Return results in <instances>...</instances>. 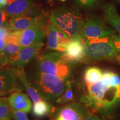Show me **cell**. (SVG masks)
I'll use <instances>...</instances> for the list:
<instances>
[{
  "mask_svg": "<svg viewBox=\"0 0 120 120\" xmlns=\"http://www.w3.org/2000/svg\"><path fill=\"white\" fill-rule=\"evenodd\" d=\"M6 44V40L2 38H0V53L2 52L3 49Z\"/></svg>",
  "mask_w": 120,
  "mask_h": 120,
  "instance_id": "1f68e13d",
  "label": "cell"
},
{
  "mask_svg": "<svg viewBox=\"0 0 120 120\" xmlns=\"http://www.w3.org/2000/svg\"><path fill=\"white\" fill-rule=\"evenodd\" d=\"M116 61L118 62V64H120V53H118L117 55V56H116Z\"/></svg>",
  "mask_w": 120,
  "mask_h": 120,
  "instance_id": "d6a6232c",
  "label": "cell"
},
{
  "mask_svg": "<svg viewBox=\"0 0 120 120\" xmlns=\"http://www.w3.org/2000/svg\"><path fill=\"white\" fill-rule=\"evenodd\" d=\"M83 120H101L98 116L93 114H87Z\"/></svg>",
  "mask_w": 120,
  "mask_h": 120,
  "instance_id": "f546056e",
  "label": "cell"
},
{
  "mask_svg": "<svg viewBox=\"0 0 120 120\" xmlns=\"http://www.w3.org/2000/svg\"><path fill=\"white\" fill-rule=\"evenodd\" d=\"M111 40L118 53H120V34L119 35H113L112 37Z\"/></svg>",
  "mask_w": 120,
  "mask_h": 120,
  "instance_id": "f1b7e54d",
  "label": "cell"
},
{
  "mask_svg": "<svg viewBox=\"0 0 120 120\" xmlns=\"http://www.w3.org/2000/svg\"><path fill=\"white\" fill-rule=\"evenodd\" d=\"M70 63L64 59L62 52H45L37 58L38 72L67 79L71 72Z\"/></svg>",
  "mask_w": 120,
  "mask_h": 120,
  "instance_id": "3957f363",
  "label": "cell"
},
{
  "mask_svg": "<svg viewBox=\"0 0 120 120\" xmlns=\"http://www.w3.org/2000/svg\"><path fill=\"white\" fill-rule=\"evenodd\" d=\"M1 99H2V98H0V101H1Z\"/></svg>",
  "mask_w": 120,
  "mask_h": 120,
  "instance_id": "d590c367",
  "label": "cell"
},
{
  "mask_svg": "<svg viewBox=\"0 0 120 120\" xmlns=\"http://www.w3.org/2000/svg\"><path fill=\"white\" fill-rule=\"evenodd\" d=\"M43 46V43H41L22 47L10 63V65L15 68H23L37 56Z\"/></svg>",
  "mask_w": 120,
  "mask_h": 120,
  "instance_id": "30bf717a",
  "label": "cell"
},
{
  "mask_svg": "<svg viewBox=\"0 0 120 120\" xmlns=\"http://www.w3.org/2000/svg\"><path fill=\"white\" fill-rule=\"evenodd\" d=\"M4 69H5V67L2 66L0 65V71H2V70H4Z\"/></svg>",
  "mask_w": 120,
  "mask_h": 120,
  "instance_id": "836d02e7",
  "label": "cell"
},
{
  "mask_svg": "<svg viewBox=\"0 0 120 120\" xmlns=\"http://www.w3.org/2000/svg\"><path fill=\"white\" fill-rule=\"evenodd\" d=\"M47 48L50 50L60 52L58 46V28L53 23L51 22L48 26Z\"/></svg>",
  "mask_w": 120,
  "mask_h": 120,
  "instance_id": "e0dca14e",
  "label": "cell"
},
{
  "mask_svg": "<svg viewBox=\"0 0 120 120\" xmlns=\"http://www.w3.org/2000/svg\"><path fill=\"white\" fill-rule=\"evenodd\" d=\"M22 31H12L6 40V43L19 45Z\"/></svg>",
  "mask_w": 120,
  "mask_h": 120,
  "instance_id": "cb8c5ba5",
  "label": "cell"
},
{
  "mask_svg": "<svg viewBox=\"0 0 120 120\" xmlns=\"http://www.w3.org/2000/svg\"><path fill=\"white\" fill-rule=\"evenodd\" d=\"M103 73L100 68L97 67H90L85 70L84 80L86 85L96 82L102 79Z\"/></svg>",
  "mask_w": 120,
  "mask_h": 120,
  "instance_id": "ac0fdd59",
  "label": "cell"
},
{
  "mask_svg": "<svg viewBox=\"0 0 120 120\" xmlns=\"http://www.w3.org/2000/svg\"><path fill=\"white\" fill-rule=\"evenodd\" d=\"M43 13H44L41 11V8L40 6L38 4H34L26 13L23 15L29 16V17H37V16L43 14Z\"/></svg>",
  "mask_w": 120,
  "mask_h": 120,
  "instance_id": "d4e9b609",
  "label": "cell"
},
{
  "mask_svg": "<svg viewBox=\"0 0 120 120\" xmlns=\"http://www.w3.org/2000/svg\"><path fill=\"white\" fill-rule=\"evenodd\" d=\"M84 46L86 58L91 61L110 60L118 54L110 37L85 40Z\"/></svg>",
  "mask_w": 120,
  "mask_h": 120,
  "instance_id": "5b68a950",
  "label": "cell"
},
{
  "mask_svg": "<svg viewBox=\"0 0 120 120\" xmlns=\"http://www.w3.org/2000/svg\"><path fill=\"white\" fill-rule=\"evenodd\" d=\"M49 21L66 34L70 40L83 39L82 34L84 21L77 10L65 6L58 7L50 13Z\"/></svg>",
  "mask_w": 120,
  "mask_h": 120,
  "instance_id": "7a4b0ae2",
  "label": "cell"
},
{
  "mask_svg": "<svg viewBox=\"0 0 120 120\" xmlns=\"http://www.w3.org/2000/svg\"><path fill=\"white\" fill-rule=\"evenodd\" d=\"M46 23L34 25L22 31L20 37L19 45L22 47L43 43L47 34Z\"/></svg>",
  "mask_w": 120,
  "mask_h": 120,
  "instance_id": "52a82bcc",
  "label": "cell"
},
{
  "mask_svg": "<svg viewBox=\"0 0 120 120\" xmlns=\"http://www.w3.org/2000/svg\"><path fill=\"white\" fill-rule=\"evenodd\" d=\"M52 107L51 104L45 100H41L34 103L33 107V113L37 117L47 116L52 112Z\"/></svg>",
  "mask_w": 120,
  "mask_h": 120,
  "instance_id": "d6986e66",
  "label": "cell"
},
{
  "mask_svg": "<svg viewBox=\"0 0 120 120\" xmlns=\"http://www.w3.org/2000/svg\"><path fill=\"white\" fill-rule=\"evenodd\" d=\"M46 23L44 13L37 17H29L25 15L10 17L6 26L11 32L22 31L37 24Z\"/></svg>",
  "mask_w": 120,
  "mask_h": 120,
  "instance_id": "ba28073f",
  "label": "cell"
},
{
  "mask_svg": "<svg viewBox=\"0 0 120 120\" xmlns=\"http://www.w3.org/2000/svg\"><path fill=\"white\" fill-rule=\"evenodd\" d=\"M8 103L11 109L25 113L30 111L32 107V102L28 96L19 91H15L10 94Z\"/></svg>",
  "mask_w": 120,
  "mask_h": 120,
  "instance_id": "4fadbf2b",
  "label": "cell"
},
{
  "mask_svg": "<svg viewBox=\"0 0 120 120\" xmlns=\"http://www.w3.org/2000/svg\"><path fill=\"white\" fill-rule=\"evenodd\" d=\"M84 43L85 40L81 38L70 40L62 52L64 59L68 63L83 61L86 58Z\"/></svg>",
  "mask_w": 120,
  "mask_h": 120,
  "instance_id": "9c48e42d",
  "label": "cell"
},
{
  "mask_svg": "<svg viewBox=\"0 0 120 120\" xmlns=\"http://www.w3.org/2000/svg\"><path fill=\"white\" fill-rule=\"evenodd\" d=\"M8 15L6 12L5 9H0V27L6 24L7 22Z\"/></svg>",
  "mask_w": 120,
  "mask_h": 120,
  "instance_id": "4316f807",
  "label": "cell"
},
{
  "mask_svg": "<svg viewBox=\"0 0 120 120\" xmlns=\"http://www.w3.org/2000/svg\"><path fill=\"white\" fill-rule=\"evenodd\" d=\"M11 32V31L6 26L4 25L0 27V38L6 40Z\"/></svg>",
  "mask_w": 120,
  "mask_h": 120,
  "instance_id": "83f0119b",
  "label": "cell"
},
{
  "mask_svg": "<svg viewBox=\"0 0 120 120\" xmlns=\"http://www.w3.org/2000/svg\"><path fill=\"white\" fill-rule=\"evenodd\" d=\"M73 94L71 82L69 80L66 82V87L64 90V94L56 100L58 103H64L70 102L73 100Z\"/></svg>",
  "mask_w": 120,
  "mask_h": 120,
  "instance_id": "44dd1931",
  "label": "cell"
},
{
  "mask_svg": "<svg viewBox=\"0 0 120 120\" xmlns=\"http://www.w3.org/2000/svg\"><path fill=\"white\" fill-rule=\"evenodd\" d=\"M8 4V0H0V9L6 7Z\"/></svg>",
  "mask_w": 120,
  "mask_h": 120,
  "instance_id": "4dcf8cb0",
  "label": "cell"
},
{
  "mask_svg": "<svg viewBox=\"0 0 120 120\" xmlns=\"http://www.w3.org/2000/svg\"><path fill=\"white\" fill-rule=\"evenodd\" d=\"M22 48L21 46L19 45L6 43L1 53L4 54L7 58L9 65H10V63L12 61L13 58L19 54Z\"/></svg>",
  "mask_w": 120,
  "mask_h": 120,
  "instance_id": "ffe728a7",
  "label": "cell"
},
{
  "mask_svg": "<svg viewBox=\"0 0 120 120\" xmlns=\"http://www.w3.org/2000/svg\"><path fill=\"white\" fill-rule=\"evenodd\" d=\"M66 80L57 76L38 72L33 85L43 100L56 101L66 89Z\"/></svg>",
  "mask_w": 120,
  "mask_h": 120,
  "instance_id": "277c9868",
  "label": "cell"
},
{
  "mask_svg": "<svg viewBox=\"0 0 120 120\" xmlns=\"http://www.w3.org/2000/svg\"><path fill=\"white\" fill-rule=\"evenodd\" d=\"M87 114L81 104L71 103L60 108L55 116V120H83Z\"/></svg>",
  "mask_w": 120,
  "mask_h": 120,
  "instance_id": "8fae6325",
  "label": "cell"
},
{
  "mask_svg": "<svg viewBox=\"0 0 120 120\" xmlns=\"http://www.w3.org/2000/svg\"><path fill=\"white\" fill-rule=\"evenodd\" d=\"M11 118L10 107L6 99L2 98L0 101V120H11Z\"/></svg>",
  "mask_w": 120,
  "mask_h": 120,
  "instance_id": "7402d4cb",
  "label": "cell"
},
{
  "mask_svg": "<svg viewBox=\"0 0 120 120\" xmlns=\"http://www.w3.org/2000/svg\"><path fill=\"white\" fill-rule=\"evenodd\" d=\"M17 79L14 68L0 71V96L19 91L17 85Z\"/></svg>",
  "mask_w": 120,
  "mask_h": 120,
  "instance_id": "7c38bea8",
  "label": "cell"
},
{
  "mask_svg": "<svg viewBox=\"0 0 120 120\" xmlns=\"http://www.w3.org/2000/svg\"><path fill=\"white\" fill-rule=\"evenodd\" d=\"M14 70L18 79L25 87V90H26L27 92L30 96V98L32 99L33 102H34V103H36L42 100L37 90L34 88V87H33L32 85H30L23 68H15Z\"/></svg>",
  "mask_w": 120,
  "mask_h": 120,
  "instance_id": "9a60e30c",
  "label": "cell"
},
{
  "mask_svg": "<svg viewBox=\"0 0 120 120\" xmlns=\"http://www.w3.org/2000/svg\"><path fill=\"white\" fill-rule=\"evenodd\" d=\"M79 6L86 9H92L98 4L99 0H75Z\"/></svg>",
  "mask_w": 120,
  "mask_h": 120,
  "instance_id": "603a6c76",
  "label": "cell"
},
{
  "mask_svg": "<svg viewBox=\"0 0 120 120\" xmlns=\"http://www.w3.org/2000/svg\"><path fill=\"white\" fill-rule=\"evenodd\" d=\"M113 35V30L109 27L100 18L91 16L84 22L82 34L83 40L106 38Z\"/></svg>",
  "mask_w": 120,
  "mask_h": 120,
  "instance_id": "8992f818",
  "label": "cell"
},
{
  "mask_svg": "<svg viewBox=\"0 0 120 120\" xmlns=\"http://www.w3.org/2000/svg\"><path fill=\"white\" fill-rule=\"evenodd\" d=\"M105 17L120 34V16L112 4H106L102 7Z\"/></svg>",
  "mask_w": 120,
  "mask_h": 120,
  "instance_id": "2e32d148",
  "label": "cell"
},
{
  "mask_svg": "<svg viewBox=\"0 0 120 120\" xmlns=\"http://www.w3.org/2000/svg\"><path fill=\"white\" fill-rule=\"evenodd\" d=\"M34 4V0H8L5 11L8 17L24 14Z\"/></svg>",
  "mask_w": 120,
  "mask_h": 120,
  "instance_id": "5bb4252c",
  "label": "cell"
},
{
  "mask_svg": "<svg viewBox=\"0 0 120 120\" xmlns=\"http://www.w3.org/2000/svg\"><path fill=\"white\" fill-rule=\"evenodd\" d=\"M10 112L12 117L15 120H30L25 112L15 111L11 108H10Z\"/></svg>",
  "mask_w": 120,
  "mask_h": 120,
  "instance_id": "484cf974",
  "label": "cell"
},
{
  "mask_svg": "<svg viewBox=\"0 0 120 120\" xmlns=\"http://www.w3.org/2000/svg\"><path fill=\"white\" fill-rule=\"evenodd\" d=\"M60 1H62V2H64V1H66V0H60Z\"/></svg>",
  "mask_w": 120,
  "mask_h": 120,
  "instance_id": "e575fe53",
  "label": "cell"
},
{
  "mask_svg": "<svg viewBox=\"0 0 120 120\" xmlns=\"http://www.w3.org/2000/svg\"><path fill=\"white\" fill-rule=\"evenodd\" d=\"M92 106L99 110H107L120 102V76L106 71L100 80L87 85Z\"/></svg>",
  "mask_w": 120,
  "mask_h": 120,
  "instance_id": "6da1fadb",
  "label": "cell"
}]
</instances>
